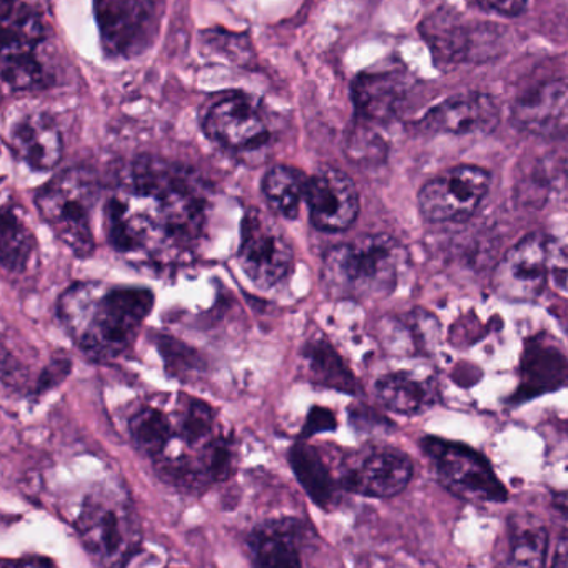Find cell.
I'll return each mask as SVG.
<instances>
[{"label": "cell", "instance_id": "3957f363", "mask_svg": "<svg viewBox=\"0 0 568 568\" xmlns=\"http://www.w3.org/2000/svg\"><path fill=\"white\" fill-rule=\"evenodd\" d=\"M404 265L406 250L394 236H359L326 253L323 280L334 296L377 300L396 290Z\"/></svg>", "mask_w": 568, "mask_h": 568}, {"label": "cell", "instance_id": "2e32d148", "mask_svg": "<svg viewBox=\"0 0 568 568\" xmlns=\"http://www.w3.org/2000/svg\"><path fill=\"white\" fill-rule=\"evenodd\" d=\"M95 9L103 40L112 52L139 50L152 32V0H95Z\"/></svg>", "mask_w": 568, "mask_h": 568}, {"label": "cell", "instance_id": "d4e9b609", "mask_svg": "<svg viewBox=\"0 0 568 568\" xmlns=\"http://www.w3.org/2000/svg\"><path fill=\"white\" fill-rule=\"evenodd\" d=\"M36 240L12 209H0V263L10 272H23L32 258Z\"/></svg>", "mask_w": 568, "mask_h": 568}, {"label": "cell", "instance_id": "8fae6325", "mask_svg": "<svg viewBox=\"0 0 568 568\" xmlns=\"http://www.w3.org/2000/svg\"><path fill=\"white\" fill-rule=\"evenodd\" d=\"M549 245L542 233L524 236L504 255L494 272V290L503 300L527 303L546 290Z\"/></svg>", "mask_w": 568, "mask_h": 568}, {"label": "cell", "instance_id": "7c38bea8", "mask_svg": "<svg viewBox=\"0 0 568 568\" xmlns=\"http://www.w3.org/2000/svg\"><path fill=\"white\" fill-rule=\"evenodd\" d=\"M203 132L230 150L258 149L270 136L258 105L243 93H229L210 103L203 115Z\"/></svg>", "mask_w": 568, "mask_h": 568}, {"label": "cell", "instance_id": "d6a6232c", "mask_svg": "<svg viewBox=\"0 0 568 568\" xmlns=\"http://www.w3.org/2000/svg\"><path fill=\"white\" fill-rule=\"evenodd\" d=\"M19 6V0H0V20L9 17Z\"/></svg>", "mask_w": 568, "mask_h": 568}, {"label": "cell", "instance_id": "7a4b0ae2", "mask_svg": "<svg viewBox=\"0 0 568 568\" xmlns=\"http://www.w3.org/2000/svg\"><path fill=\"white\" fill-rule=\"evenodd\" d=\"M153 307L143 287H103L82 283L60 297L59 313L67 331L93 359H115L125 353Z\"/></svg>", "mask_w": 568, "mask_h": 568}, {"label": "cell", "instance_id": "5bb4252c", "mask_svg": "<svg viewBox=\"0 0 568 568\" xmlns=\"http://www.w3.org/2000/svg\"><path fill=\"white\" fill-rule=\"evenodd\" d=\"M499 122L496 100L487 93L469 92L449 97L430 109L420 120V126L430 133L477 135L494 132Z\"/></svg>", "mask_w": 568, "mask_h": 568}, {"label": "cell", "instance_id": "30bf717a", "mask_svg": "<svg viewBox=\"0 0 568 568\" xmlns=\"http://www.w3.org/2000/svg\"><path fill=\"white\" fill-rule=\"evenodd\" d=\"M494 23L470 22L437 12L423 23V33L437 62L444 65L486 62L499 52L500 32Z\"/></svg>", "mask_w": 568, "mask_h": 568}, {"label": "cell", "instance_id": "8992f818", "mask_svg": "<svg viewBox=\"0 0 568 568\" xmlns=\"http://www.w3.org/2000/svg\"><path fill=\"white\" fill-rule=\"evenodd\" d=\"M45 36L42 17L27 7L0 20V79L10 89L30 92L49 85V73L37 55Z\"/></svg>", "mask_w": 568, "mask_h": 568}, {"label": "cell", "instance_id": "cb8c5ba5", "mask_svg": "<svg viewBox=\"0 0 568 568\" xmlns=\"http://www.w3.org/2000/svg\"><path fill=\"white\" fill-rule=\"evenodd\" d=\"M307 180L291 166H273L263 179V195L276 215L294 220L306 193Z\"/></svg>", "mask_w": 568, "mask_h": 568}, {"label": "cell", "instance_id": "484cf974", "mask_svg": "<svg viewBox=\"0 0 568 568\" xmlns=\"http://www.w3.org/2000/svg\"><path fill=\"white\" fill-rule=\"evenodd\" d=\"M216 430L219 429H216L215 413L209 404L199 399H186L185 403H180L175 434L179 433L190 447L205 449L220 439Z\"/></svg>", "mask_w": 568, "mask_h": 568}, {"label": "cell", "instance_id": "5b68a950", "mask_svg": "<svg viewBox=\"0 0 568 568\" xmlns=\"http://www.w3.org/2000/svg\"><path fill=\"white\" fill-rule=\"evenodd\" d=\"M77 532L102 568H123L140 547V529L125 500L95 494L83 503Z\"/></svg>", "mask_w": 568, "mask_h": 568}, {"label": "cell", "instance_id": "4dcf8cb0", "mask_svg": "<svg viewBox=\"0 0 568 568\" xmlns=\"http://www.w3.org/2000/svg\"><path fill=\"white\" fill-rule=\"evenodd\" d=\"M334 420L333 417L327 413L321 414V416H313L307 424V434L320 433V430L333 429Z\"/></svg>", "mask_w": 568, "mask_h": 568}, {"label": "cell", "instance_id": "f1b7e54d", "mask_svg": "<svg viewBox=\"0 0 568 568\" xmlns=\"http://www.w3.org/2000/svg\"><path fill=\"white\" fill-rule=\"evenodd\" d=\"M386 152L379 136L374 135L371 130H354L347 139V156L356 162H376L379 160L381 153Z\"/></svg>", "mask_w": 568, "mask_h": 568}, {"label": "cell", "instance_id": "9c48e42d", "mask_svg": "<svg viewBox=\"0 0 568 568\" xmlns=\"http://www.w3.org/2000/svg\"><path fill=\"white\" fill-rule=\"evenodd\" d=\"M490 190L487 170L459 165L434 176L420 189V215L433 223L464 222L479 210Z\"/></svg>", "mask_w": 568, "mask_h": 568}, {"label": "cell", "instance_id": "9a60e30c", "mask_svg": "<svg viewBox=\"0 0 568 568\" xmlns=\"http://www.w3.org/2000/svg\"><path fill=\"white\" fill-rule=\"evenodd\" d=\"M513 122L530 135L562 139L568 135V79H554L516 100Z\"/></svg>", "mask_w": 568, "mask_h": 568}, {"label": "cell", "instance_id": "277c9868", "mask_svg": "<svg viewBox=\"0 0 568 568\" xmlns=\"http://www.w3.org/2000/svg\"><path fill=\"white\" fill-rule=\"evenodd\" d=\"M95 196L93 176L87 170L73 169L47 183L36 199L47 225L80 258L92 255L95 248L90 223Z\"/></svg>", "mask_w": 568, "mask_h": 568}, {"label": "cell", "instance_id": "4fadbf2b", "mask_svg": "<svg viewBox=\"0 0 568 568\" xmlns=\"http://www.w3.org/2000/svg\"><path fill=\"white\" fill-rule=\"evenodd\" d=\"M314 229L336 233L351 229L359 215V193L349 175L337 169H321L306 183L304 193Z\"/></svg>", "mask_w": 568, "mask_h": 568}, {"label": "cell", "instance_id": "d590c367", "mask_svg": "<svg viewBox=\"0 0 568 568\" xmlns=\"http://www.w3.org/2000/svg\"><path fill=\"white\" fill-rule=\"evenodd\" d=\"M0 568H17V567L10 566V564H7V562H0Z\"/></svg>", "mask_w": 568, "mask_h": 568}, {"label": "cell", "instance_id": "e0dca14e", "mask_svg": "<svg viewBox=\"0 0 568 568\" xmlns=\"http://www.w3.org/2000/svg\"><path fill=\"white\" fill-rule=\"evenodd\" d=\"M413 463L406 454L394 449L376 450L344 477V486L361 496L389 499L409 486Z\"/></svg>", "mask_w": 568, "mask_h": 568}, {"label": "cell", "instance_id": "836d02e7", "mask_svg": "<svg viewBox=\"0 0 568 568\" xmlns=\"http://www.w3.org/2000/svg\"><path fill=\"white\" fill-rule=\"evenodd\" d=\"M17 568H52L47 562H42V560H27V562L20 564Z\"/></svg>", "mask_w": 568, "mask_h": 568}, {"label": "cell", "instance_id": "ba28073f", "mask_svg": "<svg viewBox=\"0 0 568 568\" xmlns=\"http://www.w3.org/2000/svg\"><path fill=\"white\" fill-rule=\"evenodd\" d=\"M239 262L252 283L265 290L290 275L293 246L282 226L262 210L250 209L243 216Z\"/></svg>", "mask_w": 568, "mask_h": 568}, {"label": "cell", "instance_id": "7402d4cb", "mask_svg": "<svg viewBox=\"0 0 568 568\" xmlns=\"http://www.w3.org/2000/svg\"><path fill=\"white\" fill-rule=\"evenodd\" d=\"M290 464L296 479L317 506L327 507L336 500V484L314 447L296 444L291 449Z\"/></svg>", "mask_w": 568, "mask_h": 568}, {"label": "cell", "instance_id": "d6986e66", "mask_svg": "<svg viewBox=\"0 0 568 568\" xmlns=\"http://www.w3.org/2000/svg\"><path fill=\"white\" fill-rule=\"evenodd\" d=\"M13 152L33 170H50L63 153L62 135L50 116L42 113L23 116L10 132Z\"/></svg>", "mask_w": 568, "mask_h": 568}, {"label": "cell", "instance_id": "83f0119b", "mask_svg": "<svg viewBox=\"0 0 568 568\" xmlns=\"http://www.w3.org/2000/svg\"><path fill=\"white\" fill-rule=\"evenodd\" d=\"M310 366L327 384L334 381V384L344 387V389L349 387V374L346 373L339 357L333 351L324 349V346L313 347L310 351Z\"/></svg>", "mask_w": 568, "mask_h": 568}, {"label": "cell", "instance_id": "4316f807", "mask_svg": "<svg viewBox=\"0 0 568 568\" xmlns=\"http://www.w3.org/2000/svg\"><path fill=\"white\" fill-rule=\"evenodd\" d=\"M252 546L258 568H303L296 540L287 530H260Z\"/></svg>", "mask_w": 568, "mask_h": 568}, {"label": "cell", "instance_id": "44dd1931", "mask_svg": "<svg viewBox=\"0 0 568 568\" xmlns=\"http://www.w3.org/2000/svg\"><path fill=\"white\" fill-rule=\"evenodd\" d=\"M381 403L396 414L414 416L430 406V386L410 373H390L376 384Z\"/></svg>", "mask_w": 568, "mask_h": 568}, {"label": "cell", "instance_id": "ffe728a7", "mask_svg": "<svg viewBox=\"0 0 568 568\" xmlns=\"http://www.w3.org/2000/svg\"><path fill=\"white\" fill-rule=\"evenodd\" d=\"M549 534L537 520L514 519L507 530L504 568H544Z\"/></svg>", "mask_w": 568, "mask_h": 568}, {"label": "cell", "instance_id": "f546056e", "mask_svg": "<svg viewBox=\"0 0 568 568\" xmlns=\"http://www.w3.org/2000/svg\"><path fill=\"white\" fill-rule=\"evenodd\" d=\"M479 9L487 12L500 13V16H519L529 6V0H469Z\"/></svg>", "mask_w": 568, "mask_h": 568}, {"label": "cell", "instance_id": "e575fe53", "mask_svg": "<svg viewBox=\"0 0 568 568\" xmlns=\"http://www.w3.org/2000/svg\"><path fill=\"white\" fill-rule=\"evenodd\" d=\"M562 166H564V170H566V172L568 173V149H567L566 155H564V159H562Z\"/></svg>", "mask_w": 568, "mask_h": 568}, {"label": "cell", "instance_id": "ac0fdd59", "mask_svg": "<svg viewBox=\"0 0 568 568\" xmlns=\"http://www.w3.org/2000/svg\"><path fill=\"white\" fill-rule=\"evenodd\" d=\"M409 82L394 70L361 73L353 83L357 115L366 122L387 123L396 119L406 102Z\"/></svg>", "mask_w": 568, "mask_h": 568}, {"label": "cell", "instance_id": "1f68e13d", "mask_svg": "<svg viewBox=\"0 0 568 568\" xmlns=\"http://www.w3.org/2000/svg\"><path fill=\"white\" fill-rule=\"evenodd\" d=\"M552 568H568V532L559 540Z\"/></svg>", "mask_w": 568, "mask_h": 568}, {"label": "cell", "instance_id": "603a6c76", "mask_svg": "<svg viewBox=\"0 0 568 568\" xmlns=\"http://www.w3.org/2000/svg\"><path fill=\"white\" fill-rule=\"evenodd\" d=\"M130 436L140 453L162 459L175 437V424L159 406H145L130 419Z\"/></svg>", "mask_w": 568, "mask_h": 568}, {"label": "cell", "instance_id": "6da1fadb", "mask_svg": "<svg viewBox=\"0 0 568 568\" xmlns=\"http://www.w3.org/2000/svg\"><path fill=\"white\" fill-rule=\"evenodd\" d=\"M190 179L166 163L133 166L106 206L110 243L126 255L163 262L192 250L205 223L206 200Z\"/></svg>", "mask_w": 568, "mask_h": 568}, {"label": "cell", "instance_id": "52a82bcc", "mask_svg": "<svg viewBox=\"0 0 568 568\" xmlns=\"http://www.w3.org/2000/svg\"><path fill=\"white\" fill-rule=\"evenodd\" d=\"M424 453L433 460L440 483L460 499L473 503H504L507 490L497 479L489 460L464 444L427 437Z\"/></svg>", "mask_w": 568, "mask_h": 568}]
</instances>
